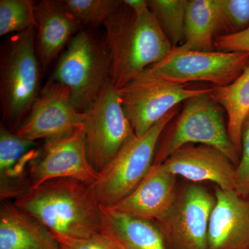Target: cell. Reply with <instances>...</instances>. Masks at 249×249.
Listing matches in <instances>:
<instances>
[{
    "instance_id": "1",
    "label": "cell",
    "mask_w": 249,
    "mask_h": 249,
    "mask_svg": "<svg viewBox=\"0 0 249 249\" xmlns=\"http://www.w3.org/2000/svg\"><path fill=\"white\" fill-rule=\"evenodd\" d=\"M56 237L89 238L99 233L101 205L92 185L73 179L49 180L13 201Z\"/></svg>"
},
{
    "instance_id": "2",
    "label": "cell",
    "mask_w": 249,
    "mask_h": 249,
    "mask_svg": "<svg viewBox=\"0 0 249 249\" xmlns=\"http://www.w3.org/2000/svg\"><path fill=\"white\" fill-rule=\"evenodd\" d=\"M104 27L111 58L110 80L116 89L166 58L173 49L149 6L132 10L123 1Z\"/></svg>"
},
{
    "instance_id": "3",
    "label": "cell",
    "mask_w": 249,
    "mask_h": 249,
    "mask_svg": "<svg viewBox=\"0 0 249 249\" xmlns=\"http://www.w3.org/2000/svg\"><path fill=\"white\" fill-rule=\"evenodd\" d=\"M36 29L9 37L0 58V101L4 124L16 132L40 93V68L36 55Z\"/></svg>"
},
{
    "instance_id": "4",
    "label": "cell",
    "mask_w": 249,
    "mask_h": 249,
    "mask_svg": "<svg viewBox=\"0 0 249 249\" xmlns=\"http://www.w3.org/2000/svg\"><path fill=\"white\" fill-rule=\"evenodd\" d=\"M110 68L106 37L80 31L67 45L49 80L67 88L76 107L84 112L110 80Z\"/></svg>"
},
{
    "instance_id": "5",
    "label": "cell",
    "mask_w": 249,
    "mask_h": 249,
    "mask_svg": "<svg viewBox=\"0 0 249 249\" xmlns=\"http://www.w3.org/2000/svg\"><path fill=\"white\" fill-rule=\"evenodd\" d=\"M178 111L174 108L142 137L132 136L98 173L92 187L101 206L112 207L137 188L153 165L160 137Z\"/></svg>"
},
{
    "instance_id": "6",
    "label": "cell",
    "mask_w": 249,
    "mask_h": 249,
    "mask_svg": "<svg viewBox=\"0 0 249 249\" xmlns=\"http://www.w3.org/2000/svg\"><path fill=\"white\" fill-rule=\"evenodd\" d=\"M191 143L214 147L237 166L240 162V155L229 139L221 106L210 93L185 101L170 130L159 142L153 164H160L176 150Z\"/></svg>"
},
{
    "instance_id": "7",
    "label": "cell",
    "mask_w": 249,
    "mask_h": 249,
    "mask_svg": "<svg viewBox=\"0 0 249 249\" xmlns=\"http://www.w3.org/2000/svg\"><path fill=\"white\" fill-rule=\"evenodd\" d=\"M214 88L189 89L168 83L145 70L117 89L127 119L137 137H142L174 108L190 98L211 93Z\"/></svg>"
},
{
    "instance_id": "8",
    "label": "cell",
    "mask_w": 249,
    "mask_h": 249,
    "mask_svg": "<svg viewBox=\"0 0 249 249\" xmlns=\"http://www.w3.org/2000/svg\"><path fill=\"white\" fill-rule=\"evenodd\" d=\"M249 60V52H197L176 47L166 58L145 70L173 84L207 82L224 87L240 76Z\"/></svg>"
},
{
    "instance_id": "9",
    "label": "cell",
    "mask_w": 249,
    "mask_h": 249,
    "mask_svg": "<svg viewBox=\"0 0 249 249\" xmlns=\"http://www.w3.org/2000/svg\"><path fill=\"white\" fill-rule=\"evenodd\" d=\"M84 114L88 158L100 173L134 132L111 80Z\"/></svg>"
},
{
    "instance_id": "10",
    "label": "cell",
    "mask_w": 249,
    "mask_h": 249,
    "mask_svg": "<svg viewBox=\"0 0 249 249\" xmlns=\"http://www.w3.org/2000/svg\"><path fill=\"white\" fill-rule=\"evenodd\" d=\"M98 178V173L88 158L84 126L46 139L29 168L31 188L49 180L62 178L93 185Z\"/></svg>"
},
{
    "instance_id": "11",
    "label": "cell",
    "mask_w": 249,
    "mask_h": 249,
    "mask_svg": "<svg viewBox=\"0 0 249 249\" xmlns=\"http://www.w3.org/2000/svg\"><path fill=\"white\" fill-rule=\"evenodd\" d=\"M215 196L191 185L177 196L168 213L155 222L166 240L178 249H207L208 232Z\"/></svg>"
},
{
    "instance_id": "12",
    "label": "cell",
    "mask_w": 249,
    "mask_h": 249,
    "mask_svg": "<svg viewBox=\"0 0 249 249\" xmlns=\"http://www.w3.org/2000/svg\"><path fill=\"white\" fill-rule=\"evenodd\" d=\"M85 118L84 112L76 107L67 88L49 80L27 119L15 133L34 142L46 140L83 127Z\"/></svg>"
},
{
    "instance_id": "13",
    "label": "cell",
    "mask_w": 249,
    "mask_h": 249,
    "mask_svg": "<svg viewBox=\"0 0 249 249\" xmlns=\"http://www.w3.org/2000/svg\"><path fill=\"white\" fill-rule=\"evenodd\" d=\"M162 164L175 176L193 182L210 181L223 191H237V167L214 147L186 145L172 154Z\"/></svg>"
},
{
    "instance_id": "14",
    "label": "cell",
    "mask_w": 249,
    "mask_h": 249,
    "mask_svg": "<svg viewBox=\"0 0 249 249\" xmlns=\"http://www.w3.org/2000/svg\"><path fill=\"white\" fill-rule=\"evenodd\" d=\"M214 196L207 249H249V199L219 188Z\"/></svg>"
},
{
    "instance_id": "15",
    "label": "cell",
    "mask_w": 249,
    "mask_h": 249,
    "mask_svg": "<svg viewBox=\"0 0 249 249\" xmlns=\"http://www.w3.org/2000/svg\"><path fill=\"white\" fill-rule=\"evenodd\" d=\"M176 178L162 163L153 164L137 188L109 209L156 222L168 213L175 204L178 196Z\"/></svg>"
},
{
    "instance_id": "16",
    "label": "cell",
    "mask_w": 249,
    "mask_h": 249,
    "mask_svg": "<svg viewBox=\"0 0 249 249\" xmlns=\"http://www.w3.org/2000/svg\"><path fill=\"white\" fill-rule=\"evenodd\" d=\"M37 142L22 138L0 125V197L17 199L30 188L29 167L35 158Z\"/></svg>"
},
{
    "instance_id": "17",
    "label": "cell",
    "mask_w": 249,
    "mask_h": 249,
    "mask_svg": "<svg viewBox=\"0 0 249 249\" xmlns=\"http://www.w3.org/2000/svg\"><path fill=\"white\" fill-rule=\"evenodd\" d=\"M37 52L45 70L77 34L81 24L64 6L62 1L42 0L36 4Z\"/></svg>"
},
{
    "instance_id": "18",
    "label": "cell",
    "mask_w": 249,
    "mask_h": 249,
    "mask_svg": "<svg viewBox=\"0 0 249 249\" xmlns=\"http://www.w3.org/2000/svg\"><path fill=\"white\" fill-rule=\"evenodd\" d=\"M0 249H60L53 232L13 201H1Z\"/></svg>"
},
{
    "instance_id": "19",
    "label": "cell",
    "mask_w": 249,
    "mask_h": 249,
    "mask_svg": "<svg viewBox=\"0 0 249 249\" xmlns=\"http://www.w3.org/2000/svg\"><path fill=\"white\" fill-rule=\"evenodd\" d=\"M100 233L114 249H168L153 221L131 217L103 206Z\"/></svg>"
},
{
    "instance_id": "20",
    "label": "cell",
    "mask_w": 249,
    "mask_h": 249,
    "mask_svg": "<svg viewBox=\"0 0 249 249\" xmlns=\"http://www.w3.org/2000/svg\"><path fill=\"white\" fill-rule=\"evenodd\" d=\"M210 96L225 109L229 139L240 155L242 126L249 113V60L245 70L237 79L227 86L214 87Z\"/></svg>"
},
{
    "instance_id": "21",
    "label": "cell",
    "mask_w": 249,
    "mask_h": 249,
    "mask_svg": "<svg viewBox=\"0 0 249 249\" xmlns=\"http://www.w3.org/2000/svg\"><path fill=\"white\" fill-rule=\"evenodd\" d=\"M219 30L216 0H191L187 7L185 40L180 49L213 52L214 36Z\"/></svg>"
},
{
    "instance_id": "22",
    "label": "cell",
    "mask_w": 249,
    "mask_h": 249,
    "mask_svg": "<svg viewBox=\"0 0 249 249\" xmlns=\"http://www.w3.org/2000/svg\"><path fill=\"white\" fill-rule=\"evenodd\" d=\"M149 8L173 47L185 40V22L188 1L150 0Z\"/></svg>"
},
{
    "instance_id": "23",
    "label": "cell",
    "mask_w": 249,
    "mask_h": 249,
    "mask_svg": "<svg viewBox=\"0 0 249 249\" xmlns=\"http://www.w3.org/2000/svg\"><path fill=\"white\" fill-rule=\"evenodd\" d=\"M36 4V1L31 0H1L0 36L37 29Z\"/></svg>"
},
{
    "instance_id": "24",
    "label": "cell",
    "mask_w": 249,
    "mask_h": 249,
    "mask_svg": "<svg viewBox=\"0 0 249 249\" xmlns=\"http://www.w3.org/2000/svg\"><path fill=\"white\" fill-rule=\"evenodd\" d=\"M67 11L83 24L104 26L121 9L123 1L118 0H65Z\"/></svg>"
},
{
    "instance_id": "25",
    "label": "cell",
    "mask_w": 249,
    "mask_h": 249,
    "mask_svg": "<svg viewBox=\"0 0 249 249\" xmlns=\"http://www.w3.org/2000/svg\"><path fill=\"white\" fill-rule=\"evenodd\" d=\"M216 2L219 31L232 34L249 27V0H216Z\"/></svg>"
},
{
    "instance_id": "26",
    "label": "cell",
    "mask_w": 249,
    "mask_h": 249,
    "mask_svg": "<svg viewBox=\"0 0 249 249\" xmlns=\"http://www.w3.org/2000/svg\"><path fill=\"white\" fill-rule=\"evenodd\" d=\"M241 155L237 166V191L242 196H247L249 195V113L242 126Z\"/></svg>"
},
{
    "instance_id": "27",
    "label": "cell",
    "mask_w": 249,
    "mask_h": 249,
    "mask_svg": "<svg viewBox=\"0 0 249 249\" xmlns=\"http://www.w3.org/2000/svg\"><path fill=\"white\" fill-rule=\"evenodd\" d=\"M214 46L222 52L249 53V27L236 34L217 36L214 38Z\"/></svg>"
},
{
    "instance_id": "28",
    "label": "cell",
    "mask_w": 249,
    "mask_h": 249,
    "mask_svg": "<svg viewBox=\"0 0 249 249\" xmlns=\"http://www.w3.org/2000/svg\"><path fill=\"white\" fill-rule=\"evenodd\" d=\"M56 238L60 244L66 246L70 249H114L100 232L89 238Z\"/></svg>"
},
{
    "instance_id": "29",
    "label": "cell",
    "mask_w": 249,
    "mask_h": 249,
    "mask_svg": "<svg viewBox=\"0 0 249 249\" xmlns=\"http://www.w3.org/2000/svg\"><path fill=\"white\" fill-rule=\"evenodd\" d=\"M60 249H70L69 248V247H66V246H65V245H61V244H60Z\"/></svg>"
}]
</instances>
